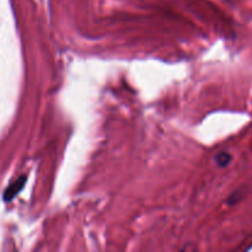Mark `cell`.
I'll return each instance as SVG.
<instances>
[{
    "label": "cell",
    "mask_w": 252,
    "mask_h": 252,
    "mask_svg": "<svg viewBox=\"0 0 252 252\" xmlns=\"http://www.w3.org/2000/svg\"><path fill=\"white\" fill-rule=\"evenodd\" d=\"M26 180H27V177L24 175V176H20L16 181L12 182V184L10 185L6 189H5L4 201L10 202L11 199H14L15 197L17 196V193H19V192L24 189L25 184H26Z\"/></svg>",
    "instance_id": "obj_1"
},
{
    "label": "cell",
    "mask_w": 252,
    "mask_h": 252,
    "mask_svg": "<svg viewBox=\"0 0 252 252\" xmlns=\"http://www.w3.org/2000/svg\"><path fill=\"white\" fill-rule=\"evenodd\" d=\"M231 159H233V158H231V155L229 154V153L221 152V153H219V154L216 157V162L220 167H225V166H228L229 164H230Z\"/></svg>",
    "instance_id": "obj_2"
}]
</instances>
